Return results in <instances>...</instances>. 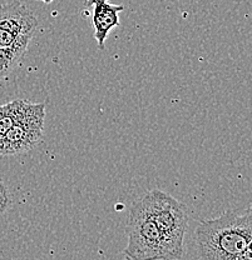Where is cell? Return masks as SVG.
Segmentation results:
<instances>
[{
    "mask_svg": "<svg viewBox=\"0 0 252 260\" xmlns=\"http://www.w3.org/2000/svg\"><path fill=\"white\" fill-rule=\"evenodd\" d=\"M197 256L210 260H242L252 239V207L229 210L200 223L194 230Z\"/></svg>",
    "mask_w": 252,
    "mask_h": 260,
    "instance_id": "6da1fadb",
    "label": "cell"
},
{
    "mask_svg": "<svg viewBox=\"0 0 252 260\" xmlns=\"http://www.w3.org/2000/svg\"><path fill=\"white\" fill-rule=\"evenodd\" d=\"M142 199L166 242L171 260L181 259L183 256V238L188 224L187 207L159 189L147 191Z\"/></svg>",
    "mask_w": 252,
    "mask_h": 260,
    "instance_id": "7a4b0ae2",
    "label": "cell"
},
{
    "mask_svg": "<svg viewBox=\"0 0 252 260\" xmlns=\"http://www.w3.org/2000/svg\"><path fill=\"white\" fill-rule=\"evenodd\" d=\"M128 244L123 250L127 259L171 260L166 242L142 198L132 205L127 223Z\"/></svg>",
    "mask_w": 252,
    "mask_h": 260,
    "instance_id": "3957f363",
    "label": "cell"
},
{
    "mask_svg": "<svg viewBox=\"0 0 252 260\" xmlns=\"http://www.w3.org/2000/svg\"><path fill=\"white\" fill-rule=\"evenodd\" d=\"M38 28V19L31 9L20 2L0 5V29L15 35L33 37Z\"/></svg>",
    "mask_w": 252,
    "mask_h": 260,
    "instance_id": "277c9868",
    "label": "cell"
},
{
    "mask_svg": "<svg viewBox=\"0 0 252 260\" xmlns=\"http://www.w3.org/2000/svg\"><path fill=\"white\" fill-rule=\"evenodd\" d=\"M43 129L33 128L24 124H14L0 138V154L2 155H18L28 153L40 143Z\"/></svg>",
    "mask_w": 252,
    "mask_h": 260,
    "instance_id": "5b68a950",
    "label": "cell"
},
{
    "mask_svg": "<svg viewBox=\"0 0 252 260\" xmlns=\"http://www.w3.org/2000/svg\"><path fill=\"white\" fill-rule=\"evenodd\" d=\"M93 23L94 38L98 43L99 49H104V42L108 34L116 26L119 25V13L124 9L123 5H113L108 0H101L93 5Z\"/></svg>",
    "mask_w": 252,
    "mask_h": 260,
    "instance_id": "8992f818",
    "label": "cell"
},
{
    "mask_svg": "<svg viewBox=\"0 0 252 260\" xmlns=\"http://www.w3.org/2000/svg\"><path fill=\"white\" fill-rule=\"evenodd\" d=\"M33 37H21L17 43L7 48H0V80L7 78L20 63Z\"/></svg>",
    "mask_w": 252,
    "mask_h": 260,
    "instance_id": "52a82bcc",
    "label": "cell"
},
{
    "mask_svg": "<svg viewBox=\"0 0 252 260\" xmlns=\"http://www.w3.org/2000/svg\"><path fill=\"white\" fill-rule=\"evenodd\" d=\"M15 124L14 107L13 102L0 105V138Z\"/></svg>",
    "mask_w": 252,
    "mask_h": 260,
    "instance_id": "ba28073f",
    "label": "cell"
},
{
    "mask_svg": "<svg viewBox=\"0 0 252 260\" xmlns=\"http://www.w3.org/2000/svg\"><path fill=\"white\" fill-rule=\"evenodd\" d=\"M9 204H10L9 191H8L7 186L4 185V183L0 180V213H4V211L9 208Z\"/></svg>",
    "mask_w": 252,
    "mask_h": 260,
    "instance_id": "9c48e42d",
    "label": "cell"
},
{
    "mask_svg": "<svg viewBox=\"0 0 252 260\" xmlns=\"http://www.w3.org/2000/svg\"><path fill=\"white\" fill-rule=\"evenodd\" d=\"M243 259H252V239H251V242L248 243L245 254H243Z\"/></svg>",
    "mask_w": 252,
    "mask_h": 260,
    "instance_id": "30bf717a",
    "label": "cell"
},
{
    "mask_svg": "<svg viewBox=\"0 0 252 260\" xmlns=\"http://www.w3.org/2000/svg\"><path fill=\"white\" fill-rule=\"evenodd\" d=\"M40 2L45 3V4H49V3L53 2V0H40ZM98 2H101V0H86V5L87 7H93V5Z\"/></svg>",
    "mask_w": 252,
    "mask_h": 260,
    "instance_id": "8fae6325",
    "label": "cell"
}]
</instances>
